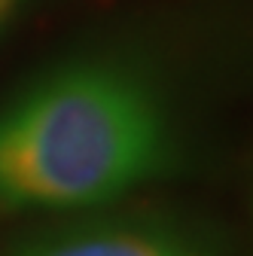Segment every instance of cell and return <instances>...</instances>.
I'll return each instance as SVG.
<instances>
[{
  "label": "cell",
  "instance_id": "3957f363",
  "mask_svg": "<svg viewBox=\"0 0 253 256\" xmlns=\"http://www.w3.org/2000/svg\"><path fill=\"white\" fill-rule=\"evenodd\" d=\"M28 4V0H0V34L6 30V24L22 12V6Z\"/></svg>",
  "mask_w": 253,
  "mask_h": 256
},
{
  "label": "cell",
  "instance_id": "7a4b0ae2",
  "mask_svg": "<svg viewBox=\"0 0 253 256\" xmlns=\"http://www.w3.org/2000/svg\"><path fill=\"white\" fill-rule=\"evenodd\" d=\"M4 256H229L198 222L152 214H76L16 241Z\"/></svg>",
  "mask_w": 253,
  "mask_h": 256
},
{
  "label": "cell",
  "instance_id": "6da1fadb",
  "mask_svg": "<svg viewBox=\"0 0 253 256\" xmlns=\"http://www.w3.org/2000/svg\"><path fill=\"white\" fill-rule=\"evenodd\" d=\"M177 162L162 86L122 55H76L0 104V216L94 214Z\"/></svg>",
  "mask_w": 253,
  "mask_h": 256
}]
</instances>
